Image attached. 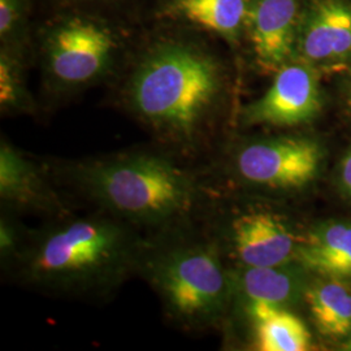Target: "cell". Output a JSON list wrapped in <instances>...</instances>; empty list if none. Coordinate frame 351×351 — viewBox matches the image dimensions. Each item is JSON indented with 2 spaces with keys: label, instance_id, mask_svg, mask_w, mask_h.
<instances>
[{
  "label": "cell",
  "instance_id": "e0dca14e",
  "mask_svg": "<svg viewBox=\"0 0 351 351\" xmlns=\"http://www.w3.org/2000/svg\"><path fill=\"white\" fill-rule=\"evenodd\" d=\"M24 82L17 62L8 53L0 58V106L4 111H16L27 107Z\"/></svg>",
  "mask_w": 351,
  "mask_h": 351
},
{
  "label": "cell",
  "instance_id": "d6986e66",
  "mask_svg": "<svg viewBox=\"0 0 351 351\" xmlns=\"http://www.w3.org/2000/svg\"><path fill=\"white\" fill-rule=\"evenodd\" d=\"M24 0H0V34L8 36L19 23Z\"/></svg>",
  "mask_w": 351,
  "mask_h": 351
},
{
  "label": "cell",
  "instance_id": "6da1fadb",
  "mask_svg": "<svg viewBox=\"0 0 351 351\" xmlns=\"http://www.w3.org/2000/svg\"><path fill=\"white\" fill-rule=\"evenodd\" d=\"M149 245L139 229L110 213H68L26 233L23 246L7 265L26 287L98 300L139 274Z\"/></svg>",
  "mask_w": 351,
  "mask_h": 351
},
{
  "label": "cell",
  "instance_id": "7a4b0ae2",
  "mask_svg": "<svg viewBox=\"0 0 351 351\" xmlns=\"http://www.w3.org/2000/svg\"><path fill=\"white\" fill-rule=\"evenodd\" d=\"M71 184L98 211L137 229L175 232L199 208L198 180L162 152H121L65 168Z\"/></svg>",
  "mask_w": 351,
  "mask_h": 351
},
{
  "label": "cell",
  "instance_id": "44dd1931",
  "mask_svg": "<svg viewBox=\"0 0 351 351\" xmlns=\"http://www.w3.org/2000/svg\"><path fill=\"white\" fill-rule=\"evenodd\" d=\"M342 72L345 73L343 82H342V101H343L345 110L351 116V64Z\"/></svg>",
  "mask_w": 351,
  "mask_h": 351
},
{
  "label": "cell",
  "instance_id": "2e32d148",
  "mask_svg": "<svg viewBox=\"0 0 351 351\" xmlns=\"http://www.w3.org/2000/svg\"><path fill=\"white\" fill-rule=\"evenodd\" d=\"M250 0H173L165 12L237 42L246 27Z\"/></svg>",
  "mask_w": 351,
  "mask_h": 351
},
{
  "label": "cell",
  "instance_id": "8fae6325",
  "mask_svg": "<svg viewBox=\"0 0 351 351\" xmlns=\"http://www.w3.org/2000/svg\"><path fill=\"white\" fill-rule=\"evenodd\" d=\"M0 199L7 208L52 219L69 213L51 186L47 172L4 138L0 143Z\"/></svg>",
  "mask_w": 351,
  "mask_h": 351
},
{
  "label": "cell",
  "instance_id": "30bf717a",
  "mask_svg": "<svg viewBox=\"0 0 351 351\" xmlns=\"http://www.w3.org/2000/svg\"><path fill=\"white\" fill-rule=\"evenodd\" d=\"M301 0H250L246 29L258 65L276 73L295 59Z\"/></svg>",
  "mask_w": 351,
  "mask_h": 351
},
{
  "label": "cell",
  "instance_id": "5bb4252c",
  "mask_svg": "<svg viewBox=\"0 0 351 351\" xmlns=\"http://www.w3.org/2000/svg\"><path fill=\"white\" fill-rule=\"evenodd\" d=\"M255 328V345L261 351H306L311 349V335L301 317L288 308L269 304L245 307Z\"/></svg>",
  "mask_w": 351,
  "mask_h": 351
},
{
  "label": "cell",
  "instance_id": "ac0fdd59",
  "mask_svg": "<svg viewBox=\"0 0 351 351\" xmlns=\"http://www.w3.org/2000/svg\"><path fill=\"white\" fill-rule=\"evenodd\" d=\"M26 232L20 229L19 226L8 216H1L0 220V255L1 262L8 264L23 246Z\"/></svg>",
  "mask_w": 351,
  "mask_h": 351
},
{
  "label": "cell",
  "instance_id": "8992f818",
  "mask_svg": "<svg viewBox=\"0 0 351 351\" xmlns=\"http://www.w3.org/2000/svg\"><path fill=\"white\" fill-rule=\"evenodd\" d=\"M320 71L300 59L281 66L272 85L242 113L247 125L297 126L310 123L322 111Z\"/></svg>",
  "mask_w": 351,
  "mask_h": 351
},
{
  "label": "cell",
  "instance_id": "ba28073f",
  "mask_svg": "<svg viewBox=\"0 0 351 351\" xmlns=\"http://www.w3.org/2000/svg\"><path fill=\"white\" fill-rule=\"evenodd\" d=\"M295 59L322 71L351 64V0H302Z\"/></svg>",
  "mask_w": 351,
  "mask_h": 351
},
{
  "label": "cell",
  "instance_id": "ffe728a7",
  "mask_svg": "<svg viewBox=\"0 0 351 351\" xmlns=\"http://www.w3.org/2000/svg\"><path fill=\"white\" fill-rule=\"evenodd\" d=\"M339 184L342 193L351 199V149L345 154L339 164Z\"/></svg>",
  "mask_w": 351,
  "mask_h": 351
},
{
  "label": "cell",
  "instance_id": "277c9868",
  "mask_svg": "<svg viewBox=\"0 0 351 351\" xmlns=\"http://www.w3.org/2000/svg\"><path fill=\"white\" fill-rule=\"evenodd\" d=\"M139 274L160 298L165 315L182 329L203 330L213 326L232 298L230 272L213 241L151 242Z\"/></svg>",
  "mask_w": 351,
  "mask_h": 351
},
{
  "label": "cell",
  "instance_id": "3957f363",
  "mask_svg": "<svg viewBox=\"0 0 351 351\" xmlns=\"http://www.w3.org/2000/svg\"><path fill=\"white\" fill-rule=\"evenodd\" d=\"M221 86L220 68L210 55L169 43L142 59L130 77L126 98L143 124L182 154L198 149Z\"/></svg>",
  "mask_w": 351,
  "mask_h": 351
},
{
  "label": "cell",
  "instance_id": "4fadbf2b",
  "mask_svg": "<svg viewBox=\"0 0 351 351\" xmlns=\"http://www.w3.org/2000/svg\"><path fill=\"white\" fill-rule=\"evenodd\" d=\"M297 263L322 277L351 280V223L329 221L302 237Z\"/></svg>",
  "mask_w": 351,
  "mask_h": 351
},
{
  "label": "cell",
  "instance_id": "52a82bcc",
  "mask_svg": "<svg viewBox=\"0 0 351 351\" xmlns=\"http://www.w3.org/2000/svg\"><path fill=\"white\" fill-rule=\"evenodd\" d=\"M111 34L90 21L73 20L59 26L49 38L47 69L62 88H80L101 77L112 60Z\"/></svg>",
  "mask_w": 351,
  "mask_h": 351
},
{
  "label": "cell",
  "instance_id": "7402d4cb",
  "mask_svg": "<svg viewBox=\"0 0 351 351\" xmlns=\"http://www.w3.org/2000/svg\"><path fill=\"white\" fill-rule=\"evenodd\" d=\"M342 346H343V348H342V349H343V350L351 351V335H350V336H349V337H348V339H345V341H343V343H342Z\"/></svg>",
  "mask_w": 351,
  "mask_h": 351
},
{
  "label": "cell",
  "instance_id": "9a60e30c",
  "mask_svg": "<svg viewBox=\"0 0 351 351\" xmlns=\"http://www.w3.org/2000/svg\"><path fill=\"white\" fill-rule=\"evenodd\" d=\"M304 298L316 329L330 339L351 335V290L343 280L323 277L307 287Z\"/></svg>",
  "mask_w": 351,
  "mask_h": 351
},
{
  "label": "cell",
  "instance_id": "5b68a950",
  "mask_svg": "<svg viewBox=\"0 0 351 351\" xmlns=\"http://www.w3.org/2000/svg\"><path fill=\"white\" fill-rule=\"evenodd\" d=\"M322 162L323 151L314 139L280 136L241 146L233 158V168L249 185L290 191L313 182Z\"/></svg>",
  "mask_w": 351,
  "mask_h": 351
},
{
  "label": "cell",
  "instance_id": "7c38bea8",
  "mask_svg": "<svg viewBox=\"0 0 351 351\" xmlns=\"http://www.w3.org/2000/svg\"><path fill=\"white\" fill-rule=\"evenodd\" d=\"M293 263L272 267H241L230 274L232 293L236 291L245 307L251 304H269L288 308L304 297L306 287L302 267Z\"/></svg>",
  "mask_w": 351,
  "mask_h": 351
},
{
  "label": "cell",
  "instance_id": "9c48e42d",
  "mask_svg": "<svg viewBox=\"0 0 351 351\" xmlns=\"http://www.w3.org/2000/svg\"><path fill=\"white\" fill-rule=\"evenodd\" d=\"M228 239L241 267H272L297 262L302 237L282 216L251 210L230 220Z\"/></svg>",
  "mask_w": 351,
  "mask_h": 351
}]
</instances>
